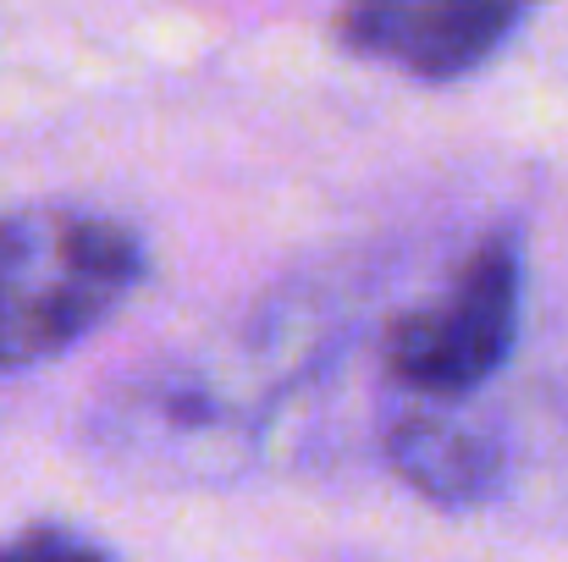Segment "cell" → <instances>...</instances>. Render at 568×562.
I'll return each instance as SVG.
<instances>
[{
	"instance_id": "4",
	"label": "cell",
	"mask_w": 568,
	"mask_h": 562,
	"mask_svg": "<svg viewBox=\"0 0 568 562\" xmlns=\"http://www.w3.org/2000/svg\"><path fill=\"white\" fill-rule=\"evenodd\" d=\"M116 436H122V452L155 458L161 469L232 474L243 463L248 425L199 375L155 370L150 380L116 391V402H111V441Z\"/></svg>"
},
{
	"instance_id": "1",
	"label": "cell",
	"mask_w": 568,
	"mask_h": 562,
	"mask_svg": "<svg viewBox=\"0 0 568 562\" xmlns=\"http://www.w3.org/2000/svg\"><path fill=\"white\" fill-rule=\"evenodd\" d=\"M144 237L100 210H0V370L44 365L100 331L144 282Z\"/></svg>"
},
{
	"instance_id": "2",
	"label": "cell",
	"mask_w": 568,
	"mask_h": 562,
	"mask_svg": "<svg viewBox=\"0 0 568 562\" xmlns=\"http://www.w3.org/2000/svg\"><path fill=\"white\" fill-rule=\"evenodd\" d=\"M519 287L525 259L514 232H491L458 276L419 309H408L392 337V375L425 397H469L508 365L519 337Z\"/></svg>"
},
{
	"instance_id": "5",
	"label": "cell",
	"mask_w": 568,
	"mask_h": 562,
	"mask_svg": "<svg viewBox=\"0 0 568 562\" xmlns=\"http://www.w3.org/2000/svg\"><path fill=\"white\" fill-rule=\"evenodd\" d=\"M397 480H408L436 508H480L503 491L508 452L491 430L442 413V408H408L392 419L381 441Z\"/></svg>"
},
{
	"instance_id": "6",
	"label": "cell",
	"mask_w": 568,
	"mask_h": 562,
	"mask_svg": "<svg viewBox=\"0 0 568 562\" xmlns=\"http://www.w3.org/2000/svg\"><path fill=\"white\" fill-rule=\"evenodd\" d=\"M0 562H116L100 541L67 530V524H28L11 541H0Z\"/></svg>"
},
{
	"instance_id": "3",
	"label": "cell",
	"mask_w": 568,
	"mask_h": 562,
	"mask_svg": "<svg viewBox=\"0 0 568 562\" xmlns=\"http://www.w3.org/2000/svg\"><path fill=\"white\" fill-rule=\"evenodd\" d=\"M525 11L508 0H365L337 17V39L354 55L386 61L425 83H453L491 61Z\"/></svg>"
}]
</instances>
